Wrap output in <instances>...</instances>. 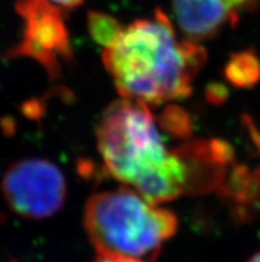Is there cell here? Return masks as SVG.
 Segmentation results:
<instances>
[{
	"label": "cell",
	"instance_id": "5",
	"mask_svg": "<svg viewBox=\"0 0 260 262\" xmlns=\"http://www.w3.org/2000/svg\"><path fill=\"white\" fill-rule=\"evenodd\" d=\"M15 7L24 20L23 39L8 52V57H31L51 77H57L61 72L60 60L72 57L61 10L50 0H16Z\"/></svg>",
	"mask_w": 260,
	"mask_h": 262
},
{
	"label": "cell",
	"instance_id": "14",
	"mask_svg": "<svg viewBox=\"0 0 260 262\" xmlns=\"http://www.w3.org/2000/svg\"><path fill=\"white\" fill-rule=\"evenodd\" d=\"M96 262H145L139 259H128V258H114V257H100Z\"/></svg>",
	"mask_w": 260,
	"mask_h": 262
},
{
	"label": "cell",
	"instance_id": "6",
	"mask_svg": "<svg viewBox=\"0 0 260 262\" xmlns=\"http://www.w3.org/2000/svg\"><path fill=\"white\" fill-rule=\"evenodd\" d=\"M186 168V193H207L219 188L234 164V149L223 140L194 141L174 150Z\"/></svg>",
	"mask_w": 260,
	"mask_h": 262
},
{
	"label": "cell",
	"instance_id": "13",
	"mask_svg": "<svg viewBox=\"0 0 260 262\" xmlns=\"http://www.w3.org/2000/svg\"><path fill=\"white\" fill-rule=\"evenodd\" d=\"M50 2L52 4H55V6L61 7V8L72 10V8H76V7L81 6L84 0H50Z\"/></svg>",
	"mask_w": 260,
	"mask_h": 262
},
{
	"label": "cell",
	"instance_id": "9",
	"mask_svg": "<svg viewBox=\"0 0 260 262\" xmlns=\"http://www.w3.org/2000/svg\"><path fill=\"white\" fill-rule=\"evenodd\" d=\"M224 76L238 88H252L260 81V60L254 51L234 53L226 64Z\"/></svg>",
	"mask_w": 260,
	"mask_h": 262
},
{
	"label": "cell",
	"instance_id": "1",
	"mask_svg": "<svg viewBox=\"0 0 260 262\" xmlns=\"http://www.w3.org/2000/svg\"><path fill=\"white\" fill-rule=\"evenodd\" d=\"M206 59L203 47L177 39L161 10H155L153 19L135 20L124 28L102 52L121 96L148 106L187 97Z\"/></svg>",
	"mask_w": 260,
	"mask_h": 262
},
{
	"label": "cell",
	"instance_id": "2",
	"mask_svg": "<svg viewBox=\"0 0 260 262\" xmlns=\"http://www.w3.org/2000/svg\"><path fill=\"white\" fill-rule=\"evenodd\" d=\"M97 145L110 176L132 185L152 204L184 193L186 168L169 152L149 106L133 100L115 101L97 126Z\"/></svg>",
	"mask_w": 260,
	"mask_h": 262
},
{
	"label": "cell",
	"instance_id": "15",
	"mask_svg": "<svg viewBox=\"0 0 260 262\" xmlns=\"http://www.w3.org/2000/svg\"><path fill=\"white\" fill-rule=\"evenodd\" d=\"M248 262H260V253L255 254V256L252 257V258H251Z\"/></svg>",
	"mask_w": 260,
	"mask_h": 262
},
{
	"label": "cell",
	"instance_id": "7",
	"mask_svg": "<svg viewBox=\"0 0 260 262\" xmlns=\"http://www.w3.org/2000/svg\"><path fill=\"white\" fill-rule=\"evenodd\" d=\"M179 30L186 40L199 43L215 37L226 27H235L239 11L228 0H172Z\"/></svg>",
	"mask_w": 260,
	"mask_h": 262
},
{
	"label": "cell",
	"instance_id": "8",
	"mask_svg": "<svg viewBox=\"0 0 260 262\" xmlns=\"http://www.w3.org/2000/svg\"><path fill=\"white\" fill-rule=\"evenodd\" d=\"M219 188L238 219L247 220L260 204V168L235 165Z\"/></svg>",
	"mask_w": 260,
	"mask_h": 262
},
{
	"label": "cell",
	"instance_id": "10",
	"mask_svg": "<svg viewBox=\"0 0 260 262\" xmlns=\"http://www.w3.org/2000/svg\"><path fill=\"white\" fill-rule=\"evenodd\" d=\"M88 30L93 40L106 48L119 39L124 28L114 17L106 13L89 12Z\"/></svg>",
	"mask_w": 260,
	"mask_h": 262
},
{
	"label": "cell",
	"instance_id": "3",
	"mask_svg": "<svg viewBox=\"0 0 260 262\" xmlns=\"http://www.w3.org/2000/svg\"><path fill=\"white\" fill-rule=\"evenodd\" d=\"M84 225L100 257L152 261L178 229L174 213L128 188L100 192L88 200Z\"/></svg>",
	"mask_w": 260,
	"mask_h": 262
},
{
	"label": "cell",
	"instance_id": "11",
	"mask_svg": "<svg viewBox=\"0 0 260 262\" xmlns=\"http://www.w3.org/2000/svg\"><path fill=\"white\" fill-rule=\"evenodd\" d=\"M162 129L177 139H187L193 135V121L181 106H166L161 116Z\"/></svg>",
	"mask_w": 260,
	"mask_h": 262
},
{
	"label": "cell",
	"instance_id": "12",
	"mask_svg": "<svg viewBox=\"0 0 260 262\" xmlns=\"http://www.w3.org/2000/svg\"><path fill=\"white\" fill-rule=\"evenodd\" d=\"M227 88L222 84H210L206 91V97L211 104H222L227 99Z\"/></svg>",
	"mask_w": 260,
	"mask_h": 262
},
{
	"label": "cell",
	"instance_id": "4",
	"mask_svg": "<svg viewBox=\"0 0 260 262\" xmlns=\"http://www.w3.org/2000/svg\"><path fill=\"white\" fill-rule=\"evenodd\" d=\"M2 189L11 209L30 220L48 219L65 203V177L48 160L26 159L11 165Z\"/></svg>",
	"mask_w": 260,
	"mask_h": 262
}]
</instances>
